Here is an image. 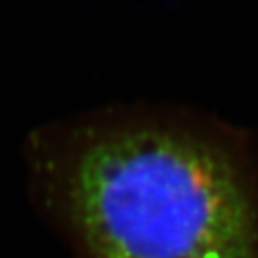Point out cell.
<instances>
[{
  "label": "cell",
  "instance_id": "1",
  "mask_svg": "<svg viewBox=\"0 0 258 258\" xmlns=\"http://www.w3.org/2000/svg\"><path fill=\"white\" fill-rule=\"evenodd\" d=\"M29 181L72 258H258V169L215 120L113 108L29 142Z\"/></svg>",
  "mask_w": 258,
  "mask_h": 258
}]
</instances>
